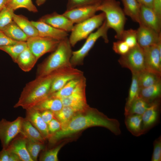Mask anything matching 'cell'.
<instances>
[{
	"label": "cell",
	"mask_w": 161,
	"mask_h": 161,
	"mask_svg": "<svg viewBox=\"0 0 161 161\" xmlns=\"http://www.w3.org/2000/svg\"><path fill=\"white\" fill-rule=\"evenodd\" d=\"M75 114L67 123L61 126V129L51 134L49 139L52 143L87 128L93 126L105 128L116 135L121 134L119 121L108 118L96 109H88V111Z\"/></svg>",
	"instance_id": "obj_1"
},
{
	"label": "cell",
	"mask_w": 161,
	"mask_h": 161,
	"mask_svg": "<svg viewBox=\"0 0 161 161\" xmlns=\"http://www.w3.org/2000/svg\"><path fill=\"white\" fill-rule=\"evenodd\" d=\"M62 71V69H60L48 75L37 77L28 83L23 89L18 102L14 107H21L26 109L48 97L54 78Z\"/></svg>",
	"instance_id": "obj_2"
},
{
	"label": "cell",
	"mask_w": 161,
	"mask_h": 161,
	"mask_svg": "<svg viewBox=\"0 0 161 161\" xmlns=\"http://www.w3.org/2000/svg\"><path fill=\"white\" fill-rule=\"evenodd\" d=\"M72 46L68 38L61 41L56 49L39 66L37 77L48 75L61 68L72 66Z\"/></svg>",
	"instance_id": "obj_3"
},
{
	"label": "cell",
	"mask_w": 161,
	"mask_h": 161,
	"mask_svg": "<svg viewBox=\"0 0 161 161\" xmlns=\"http://www.w3.org/2000/svg\"><path fill=\"white\" fill-rule=\"evenodd\" d=\"M97 10L105 13L108 27L115 31V38L120 40L126 18L120 2L116 0H103Z\"/></svg>",
	"instance_id": "obj_4"
},
{
	"label": "cell",
	"mask_w": 161,
	"mask_h": 161,
	"mask_svg": "<svg viewBox=\"0 0 161 161\" xmlns=\"http://www.w3.org/2000/svg\"><path fill=\"white\" fill-rule=\"evenodd\" d=\"M105 19V14L102 12L74 25L69 39L72 47L87 38L94 30L103 24Z\"/></svg>",
	"instance_id": "obj_5"
},
{
	"label": "cell",
	"mask_w": 161,
	"mask_h": 161,
	"mask_svg": "<svg viewBox=\"0 0 161 161\" xmlns=\"http://www.w3.org/2000/svg\"><path fill=\"white\" fill-rule=\"evenodd\" d=\"M109 29L105 19L103 24L95 32H92L89 35L80 49L72 51L70 59V63L72 66L83 63L84 58L99 38H102L105 43H108L109 40L107 33Z\"/></svg>",
	"instance_id": "obj_6"
},
{
	"label": "cell",
	"mask_w": 161,
	"mask_h": 161,
	"mask_svg": "<svg viewBox=\"0 0 161 161\" xmlns=\"http://www.w3.org/2000/svg\"><path fill=\"white\" fill-rule=\"evenodd\" d=\"M118 61L122 67L129 69L132 74L138 75L145 70L144 50L138 44L126 54L121 55Z\"/></svg>",
	"instance_id": "obj_7"
},
{
	"label": "cell",
	"mask_w": 161,
	"mask_h": 161,
	"mask_svg": "<svg viewBox=\"0 0 161 161\" xmlns=\"http://www.w3.org/2000/svg\"><path fill=\"white\" fill-rule=\"evenodd\" d=\"M61 41L39 36L29 37L26 41L27 47L38 59L45 54L54 51Z\"/></svg>",
	"instance_id": "obj_8"
},
{
	"label": "cell",
	"mask_w": 161,
	"mask_h": 161,
	"mask_svg": "<svg viewBox=\"0 0 161 161\" xmlns=\"http://www.w3.org/2000/svg\"><path fill=\"white\" fill-rule=\"evenodd\" d=\"M24 118L18 117L12 121L3 118L0 121V140L2 148H6L20 132Z\"/></svg>",
	"instance_id": "obj_9"
},
{
	"label": "cell",
	"mask_w": 161,
	"mask_h": 161,
	"mask_svg": "<svg viewBox=\"0 0 161 161\" xmlns=\"http://www.w3.org/2000/svg\"><path fill=\"white\" fill-rule=\"evenodd\" d=\"M85 78L82 76L72 93L69 96L60 99L63 106H69L80 112L88 108L85 97Z\"/></svg>",
	"instance_id": "obj_10"
},
{
	"label": "cell",
	"mask_w": 161,
	"mask_h": 161,
	"mask_svg": "<svg viewBox=\"0 0 161 161\" xmlns=\"http://www.w3.org/2000/svg\"><path fill=\"white\" fill-rule=\"evenodd\" d=\"M143 49L145 70L161 75V41Z\"/></svg>",
	"instance_id": "obj_11"
},
{
	"label": "cell",
	"mask_w": 161,
	"mask_h": 161,
	"mask_svg": "<svg viewBox=\"0 0 161 161\" xmlns=\"http://www.w3.org/2000/svg\"><path fill=\"white\" fill-rule=\"evenodd\" d=\"M100 4L66 10L63 14L73 24H78L95 15L96 13L98 11V7Z\"/></svg>",
	"instance_id": "obj_12"
},
{
	"label": "cell",
	"mask_w": 161,
	"mask_h": 161,
	"mask_svg": "<svg viewBox=\"0 0 161 161\" xmlns=\"http://www.w3.org/2000/svg\"><path fill=\"white\" fill-rule=\"evenodd\" d=\"M160 100L151 103L142 115L143 134H145L159 122Z\"/></svg>",
	"instance_id": "obj_13"
},
{
	"label": "cell",
	"mask_w": 161,
	"mask_h": 161,
	"mask_svg": "<svg viewBox=\"0 0 161 161\" xmlns=\"http://www.w3.org/2000/svg\"><path fill=\"white\" fill-rule=\"evenodd\" d=\"M137 30V43L143 49L157 44L161 41V34L142 24Z\"/></svg>",
	"instance_id": "obj_14"
},
{
	"label": "cell",
	"mask_w": 161,
	"mask_h": 161,
	"mask_svg": "<svg viewBox=\"0 0 161 161\" xmlns=\"http://www.w3.org/2000/svg\"><path fill=\"white\" fill-rule=\"evenodd\" d=\"M139 24L159 33H161V18L156 14L151 8L141 5Z\"/></svg>",
	"instance_id": "obj_15"
},
{
	"label": "cell",
	"mask_w": 161,
	"mask_h": 161,
	"mask_svg": "<svg viewBox=\"0 0 161 161\" xmlns=\"http://www.w3.org/2000/svg\"><path fill=\"white\" fill-rule=\"evenodd\" d=\"M39 20L66 32H71L74 26V24L67 18L55 12L43 16Z\"/></svg>",
	"instance_id": "obj_16"
},
{
	"label": "cell",
	"mask_w": 161,
	"mask_h": 161,
	"mask_svg": "<svg viewBox=\"0 0 161 161\" xmlns=\"http://www.w3.org/2000/svg\"><path fill=\"white\" fill-rule=\"evenodd\" d=\"M31 22L37 29L38 36L52 38L59 41L67 38L68 34L66 31L56 28L40 20Z\"/></svg>",
	"instance_id": "obj_17"
},
{
	"label": "cell",
	"mask_w": 161,
	"mask_h": 161,
	"mask_svg": "<svg viewBox=\"0 0 161 161\" xmlns=\"http://www.w3.org/2000/svg\"><path fill=\"white\" fill-rule=\"evenodd\" d=\"M26 110L25 119L30 121L39 131L45 140L49 139L50 134L48 129L47 124L42 119L41 112L31 108Z\"/></svg>",
	"instance_id": "obj_18"
},
{
	"label": "cell",
	"mask_w": 161,
	"mask_h": 161,
	"mask_svg": "<svg viewBox=\"0 0 161 161\" xmlns=\"http://www.w3.org/2000/svg\"><path fill=\"white\" fill-rule=\"evenodd\" d=\"M6 148L17 155L21 161H33L27 151L26 146L27 139L20 133Z\"/></svg>",
	"instance_id": "obj_19"
},
{
	"label": "cell",
	"mask_w": 161,
	"mask_h": 161,
	"mask_svg": "<svg viewBox=\"0 0 161 161\" xmlns=\"http://www.w3.org/2000/svg\"><path fill=\"white\" fill-rule=\"evenodd\" d=\"M63 107V104L60 99L49 96L30 108L40 112L49 110L55 113L61 110Z\"/></svg>",
	"instance_id": "obj_20"
},
{
	"label": "cell",
	"mask_w": 161,
	"mask_h": 161,
	"mask_svg": "<svg viewBox=\"0 0 161 161\" xmlns=\"http://www.w3.org/2000/svg\"><path fill=\"white\" fill-rule=\"evenodd\" d=\"M161 96V81L150 86L141 88L139 97L149 104L160 100Z\"/></svg>",
	"instance_id": "obj_21"
},
{
	"label": "cell",
	"mask_w": 161,
	"mask_h": 161,
	"mask_svg": "<svg viewBox=\"0 0 161 161\" xmlns=\"http://www.w3.org/2000/svg\"><path fill=\"white\" fill-rule=\"evenodd\" d=\"M125 123L128 130L134 136L143 134L142 115L132 114L125 115Z\"/></svg>",
	"instance_id": "obj_22"
},
{
	"label": "cell",
	"mask_w": 161,
	"mask_h": 161,
	"mask_svg": "<svg viewBox=\"0 0 161 161\" xmlns=\"http://www.w3.org/2000/svg\"><path fill=\"white\" fill-rule=\"evenodd\" d=\"M26 139L34 142L44 143L45 139L31 123L24 118L20 133Z\"/></svg>",
	"instance_id": "obj_23"
},
{
	"label": "cell",
	"mask_w": 161,
	"mask_h": 161,
	"mask_svg": "<svg viewBox=\"0 0 161 161\" xmlns=\"http://www.w3.org/2000/svg\"><path fill=\"white\" fill-rule=\"evenodd\" d=\"M37 60L27 47L19 55L16 63L23 71L28 72L33 68Z\"/></svg>",
	"instance_id": "obj_24"
},
{
	"label": "cell",
	"mask_w": 161,
	"mask_h": 161,
	"mask_svg": "<svg viewBox=\"0 0 161 161\" xmlns=\"http://www.w3.org/2000/svg\"><path fill=\"white\" fill-rule=\"evenodd\" d=\"M13 20L29 37L38 36L36 28L25 17L14 13Z\"/></svg>",
	"instance_id": "obj_25"
},
{
	"label": "cell",
	"mask_w": 161,
	"mask_h": 161,
	"mask_svg": "<svg viewBox=\"0 0 161 161\" xmlns=\"http://www.w3.org/2000/svg\"><path fill=\"white\" fill-rule=\"evenodd\" d=\"M2 31L9 37L17 41L26 42L29 37L13 21Z\"/></svg>",
	"instance_id": "obj_26"
},
{
	"label": "cell",
	"mask_w": 161,
	"mask_h": 161,
	"mask_svg": "<svg viewBox=\"0 0 161 161\" xmlns=\"http://www.w3.org/2000/svg\"><path fill=\"white\" fill-rule=\"evenodd\" d=\"M121 0L123 5V10L125 14L129 16L134 21L139 23L141 5L137 0Z\"/></svg>",
	"instance_id": "obj_27"
},
{
	"label": "cell",
	"mask_w": 161,
	"mask_h": 161,
	"mask_svg": "<svg viewBox=\"0 0 161 161\" xmlns=\"http://www.w3.org/2000/svg\"><path fill=\"white\" fill-rule=\"evenodd\" d=\"M160 75L145 70L137 75L140 89L152 86L161 80Z\"/></svg>",
	"instance_id": "obj_28"
},
{
	"label": "cell",
	"mask_w": 161,
	"mask_h": 161,
	"mask_svg": "<svg viewBox=\"0 0 161 161\" xmlns=\"http://www.w3.org/2000/svg\"><path fill=\"white\" fill-rule=\"evenodd\" d=\"M151 104L138 97L134 100L128 109L124 111V115L132 114L142 115Z\"/></svg>",
	"instance_id": "obj_29"
},
{
	"label": "cell",
	"mask_w": 161,
	"mask_h": 161,
	"mask_svg": "<svg viewBox=\"0 0 161 161\" xmlns=\"http://www.w3.org/2000/svg\"><path fill=\"white\" fill-rule=\"evenodd\" d=\"M27 47L26 42L19 41L14 44L0 47V49L8 53L16 63L19 55Z\"/></svg>",
	"instance_id": "obj_30"
},
{
	"label": "cell",
	"mask_w": 161,
	"mask_h": 161,
	"mask_svg": "<svg viewBox=\"0 0 161 161\" xmlns=\"http://www.w3.org/2000/svg\"><path fill=\"white\" fill-rule=\"evenodd\" d=\"M80 112L69 106H63L58 112L54 113L55 118L61 123V126L67 123L75 114Z\"/></svg>",
	"instance_id": "obj_31"
},
{
	"label": "cell",
	"mask_w": 161,
	"mask_h": 161,
	"mask_svg": "<svg viewBox=\"0 0 161 161\" xmlns=\"http://www.w3.org/2000/svg\"><path fill=\"white\" fill-rule=\"evenodd\" d=\"M82 76L70 81L59 90L49 96L60 99L69 96L73 92Z\"/></svg>",
	"instance_id": "obj_32"
},
{
	"label": "cell",
	"mask_w": 161,
	"mask_h": 161,
	"mask_svg": "<svg viewBox=\"0 0 161 161\" xmlns=\"http://www.w3.org/2000/svg\"><path fill=\"white\" fill-rule=\"evenodd\" d=\"M140 89L137 75L132 74L131 82L129 90L128 96L126 100L124 111L128 109L134 100L139 97Z\"/></svg>",
	"instance_id": "obj_33"
},
{
	"label": "cell",
	"mask_w": 161,
	"mask_h": 161,
	"mask_svg": "<svg viewBox=\"0 0 161 161\" xmlns=\"http://www.w3.org/2000/svg\"><path fill=\"white\" fill-rule=\"evenodd\" d=\"M6 6L14 10L20 8H24L33 13L38 11L32 0H8Z\"/></svg>",
	"instance_id": "obj_34"
},
{
	"label": "cell",
	"mask_w": 161,
	"mask_h": 161,
	"mask_svg": "<svg viewBox=\"0 0 161 161\" xmlns=\"http://www.w3.org/2000/svg\"><path fill=\"white\" fill-rule=\"evenodd\" d=\"M26 146L28 153L33 161H36L40 152L44 150V143L31 141L27 139Z\"/></svg>",
	"instance_id": "obj_35"
},
{
	"label": "cell",
	"mask_w": 161,
	"mask_h": 161,
	"mask_svg": "<svg viewBox=\"0 0 161 161\" xmlns=\"http://www.w3.org/2000/svg\"><path fill=\"white\" fill-rule=\"evenodd\" d=\"M14 10L6 6L0 11V30H2L13 20Z\"/></svg>",
	"instance_id": "obj_36"
},
{
	"label": "cell",
	"mask_w": 161,
	"mask_h": 161,
	"mask_svg": "<svg viewBox=\"0 0 161 161\" xmlns=\"http://www.w3.org/2000/svg\"><path fill=\"white\" fill-rule=\"evenodd\" d=\"M120 40L125 42L130 49L135 47L137 44V30L132 29L124 30Z\"/></svg>",
	"instance_id": "obj_37"
},
{
	"label": "cell",
	"mask_w": 161,
	"mask_h": 161,
	"mask_svg": "<svg viewBox=\"0 0 161 161\" xmlns=\"http://www.w3.org/2000/svg\"><path fill=\"white\" fill-rule=\"evenodd\" d=\"M63 145L61 144L55 148L47 151L40 155L39 160L41 161H58V154Z\"/></svg>",
	"instance_id": "obj_38"
},
{
	"label": "cell",
	"mask_w": 161,
	"mask_h": 161,
	"mask_svg": "<svg viewBox=\"0 0 161 161\" xmlns=\"http://www.w3.org/2000/svg\"><path fill=\"white\" fill-rule=\"evenodd\" d=\"M103 0H68L66 10L75 8L100 4Z\"/></svg>",
	"instance_id": "obj_39"
},
{
	"label": "cell",
	"mask_w": 161,
	"mask_h": 161,
	"mask_svg": "<svg viewBox=\"0 0 161 161\" xmlns=\"http://www.w3.org/2000/svg\"><path fill=\"white\" fill-rule=\"evenodd\" d=\"M112 49L116 53L123 55L126 54L130 48L125 42L119 40L113 43Z\"/></svg>",
	"instance_id": "obj_40"
},
{
	"label": "cell",
	"mask_w": 161,
	"mask_h": 161,
	"mask_svg": "<svg viewBox=\"0 0 161 161\" xmlns=\"http://www.w3.org/2000/svg\"><path fill=\"white\" fill-rule=\"evenodd\" d=\"M153 151L151 161H161V136L156 138L153 142Z\"/></svg>",
	"instance_id": "obj_41"
},
{
	"label": "cell",
	"mask_w": 161,
	"mask_h": 161,
	"mask_svg": "<svg viewBox=\"0 0 161 161\" xmlns=\"http://www.w3.org/2000/svg\"><path fill=\"white\" fill-rule=\"evenodd\" d=\"M0 161H21L18 156L7 148L0 151Z\"/></svg>",
	"instance_id": "obj_42"
},
{
	"label": "cell",
	"mask_w": 161,
	"mask_h": 161,
	"mask_svg": "<svg viewBox=\"0 0 161 161\" xmlns=\"http://www.w3.org/2000/svg\"><path fill=\"white\" fill-rule=\"evenodd\" d=\"M18 42L10 38L0 30V47L14 44Z\"/></svg>",
	"instance_id": "obj_43"
},
{
	"label": "cell",
	"mask_w": 161,
	"mask_h": 161,
	"mask_svg": "<svg viewBox=\"0 0 161 161\" xmlns=\"http://www.w3.org/2000/svg\"><path fill=\"white\" fill-rule=\"evenodd\" d=\"M47 125L50 135L60 130L61 127L60 122L55 118L52 119Z\"/></svg>",
	"instance_id": "obj_44"
},
{
	"label": "cell",
	"mask_w": 161,
	"mask_h": 161,
	"mask_svg": "<svg viewBox=\"0 0 161 161\" xmlns=\"http://www.w3.org/2000/svg\"><path fill=\"white\" fill-rule=\"evenodd\" d=\"M40 112L42 119L47 124L52 119L55 118L54 113L51 111L46 110Z\"/></svg>",
	"instance_id": "obj_45"
},
{
	"label": "cell",
	"mask_w": 161,
	"mask_h": 161,
	"mask_svg": "<svg viewBox=\"0 0 161 161\" xmlns=\"http://www.w3.org/2000/svg\"><path fill=\"white\" fill-rule=\"evenodd\" d=\"M152 9L156 14L161 18V0H154Z\"/></svg>",
	"instance_id": "obj_46"
},
{
	"label": "cell",
	"mask_w": 161,
	"mask_h": 161,
	"mask_svg": "<svg viewBox=\"0 0 161 161\" xmlns=\"http://www.w3.org/2000/svg\"><path fill=\"white\" fill-rule=\"evenodd\" d=\"M141 5L152 8L154 0H137Z\"/></svg>",
	"instance_id": "obj_47"
},
{
	"label": "cell",
	"mask_w": 161,
	"mask_h": 161,
	"mask_svg": "<svg viewBox=\"0 0 161 161\" xmlns=\"http://www.w3.org/2000/svg\"><path fill=\"white\" fill-rule=\"evenodd\" d=\"M8 0H0V11L7 5Z\"/></svg>",
	"instance_id": "obj_48"
},
{
	"label": "cell",
	"mask_w": 161,
	"mask_h": 161,
	"mask_svg": "<svg viewBox=\"0 0 161 161\" xmlns=\"http://www.w3.org/2000/svg\"><path fill=\"white\" fill-rule=\"evenodd\" d=\"M46 0H36L37 4L39 6L43 4Z\"/></svg>",
	"instance_id": "obj_49"
}]
</instances>
